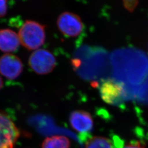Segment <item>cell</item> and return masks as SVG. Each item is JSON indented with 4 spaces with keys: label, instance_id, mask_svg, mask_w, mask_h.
Listing matches in <instances>:
<instances>
[{
    "label": "cell",
    "instance_id": "cell-1",
    "mask_svg": "<svg viewBox=\"0 0 148 148\" xmlns=\"http://www.w3.org/2000/svg\"><path fill=\"white\" fill-rule=\"evenodd\" d=\"M20 42L27 49L37 50L46 39L45 27L36 21H27L18 32Z\"/></svg>",
    "mask_w": 148,
    "mask_h": 148
},
{
    "label": "cell",
    "instance_id": "cell-13",
    "mask_svg": "<svg viewBox=\"0 0 148 148\" xmlns=\"http://www.w3.org/2000/svg\"><path fill=\"white\" fill-rule=\"evenodd\" d=\"M7 11V5L0 7V18L3 17L5 16Z\"/></svg>",
    "mask_w": 148,
    "mask_h": 148
},
{
    "label": "cell",
    "instance_id": "cell-11",
    "mask_svg": "<svg viewBox=\"0 0 148 148\" xmlns=\"http://www.w3.org/2000/svg\"><path fill=\"white\" fill-rule=\"evenodd\" d=\"M122 148H144V147L139 141H133L125 145Z\"/></svg>",
    "mask_w": 148,
    "mask_h": 148
},
{
    "label": "cell",
    "instance_id": "cell-2",
    "mask_svg": "<svg viewBox=\"0 0 148 148\" xmlns=\"http://www.w3.org/2000/svg\"><path fill=\"white\" fill-rule=\"evenodd\" d=\"M29 65L38 75H46L53 71L56 65V60L53 54L45 49H38L30 55Z\"/></svg>",
    "mask_w": 148,
    "mask_h": 148
},
{
    "label": "cell",
    "instance_id": "cell-3",
    "mask_svg": "<svg viewBox=\"0 0 148 148\" xmlns=\"http://www.w3.org/2000/svg\"><path fill=\"white\" fill-rule=\"evenodd\" d=\"M21 132L6 115L0 112V148H14Z\"/></svg>",
    "mask_w": 148,
    "mask_h": 148
},
{
    "label": "cell",
    "instance_id": "cell-7",
    "mask_svg": "<svg viewBox=\"0 0 148 148\" xmlns=\"http://www.w3.org/2000/svg\"><path fill=\"white\" fill-rule=\"evenodd\" d=\"M71 127L77 132L87 134L93 128L92 116L88 112L84 110L73 111L69 118Z\"/></svg>",
    "mask_w": 148,
    "mask_h": 148
},
{
    "label": "cell",
    "instance_id": "cell-9",
    "mask_svg": "<svg viewBox=\"0 0 148 148\" xmlns=\"http://www.w3.org/2000/svg\"><path fill=\"white\" fill-rule=\"evenodd\" d=\"M70 144L68 138L54 136L45 139L42 143V148H70Z\"/></svg>",
    "mask_w": 148,
    "mask_h": 148
},
{
    "label": "cell",
    "instance_id": "cell-6",
    "mask_svg": "<svg viewBox=\"0 0 148 148\" xmlns=\"http://www.w3.org/2000/svg\"><path fill=\"white\" fill-rule=\"evenodd\" d=\"M23 70L21 60L14 54L5 53L0 57V74L6 79L18 78Z\"/></svg>",
    "mask_w": 148,
    "mask_h": 148
},
{
    "label": "cell",
    "instance_id": "cell-15",
    "mask_svg": "<svg viewBox=\"0 0 148 148\" xmlns=\"http://www.w3.org/2000/svg\"><path fill=\"white\" fill-rule=\"evenodd\" d=\"M2 86H3V81H2L1 77L0 76V90L2 88Z\"/></svg>",
    "mask_w": 148,
    "mask_h": 148
},
{
    "label": "cell",
    "instance_id": "cell-12",
    "mask_svg": "<svg viewBox=\"0 0 148 148\" xmlns=\"http://www.w3.org/2000/svg\"><path fill=\"white\" fill-rule=\"evenodd\" d=\"M124 5L128 10L132 11L137 5V1H124Z\"/></svg>",
    "mask_w": 148,
    "mask_h": 148
},
{
    "label": "cell",
    "instance_id": "cell-10",
    "mask_svg": "<svg viewBox=\"0 0 148 148\" xmlns=\"http://www.w3.org/2000/svg\"><path fill=\"white\" fill-rule=\"evenodd\" d=\"M85 148H113V147L111 141L108 138L101 136H93L86 140Z\"/></svg>",
    "mask_w": 148,
    "mask_h": 148
},
{
    "label": "cell",
    "instance_id": "cell-5",
    "mask_svg": "<svg viewBox=\"0 0 148 148\" xmlns=\"http://www.w3.org/2000/svg\"><path fill=\"white\" fill-rule=\"evenodd\" d=\"M99 92L101 99L106 103L114 104L122 101L125 92L122 84L114 79H108L101 83Z\"/></svg>",
    "mask_w": 148,
    "mask_h": 148
},
{
    "label": "cell",
    "instance_id": "cell-14",
    "mask_svg": "<svg viewBox=\"0 0 148 148\" xmlns=\"http://www.w3.org/2000/svg\"><path fill=\"white\" fill-rule=\"evenodd\" d=\"M5 5H7V1L0 0V7H2Z\"/></svg>",
    "mask_w": 148,
    "mask_h": 148
},
{
    "label": "cell",
    "instance_id": "cell-8",
    "mask_svg": "<svg viewBox=\"0 0 148 148\" xmlns=\"http://www.w3.org/2000/svg\"><path fill=\"white\" fill-rule=\"evenodd\" d=\"M21 44L18 34L9 29L0 30V51L9 53L16 51Z\"/></svg>",
    "mask_w": 148,
    "mask_h": 148
},
{
    "label": "cell",
    "instance_id": "cell-4",
    "mask_svg": "<svg viewBox=\"0 0 148 148\" xmlns=\"http://www.w3.org/2000/svg\"><path fill=\"white\" fill-rule=\"evenodd\" d=\"M57 25L60 32L66 37H76L84 29V24L79 16L68 12L59 16Z\"/></svg>",
    "mask_w": 148,
    "mask_h": 148
}]
</instances>
